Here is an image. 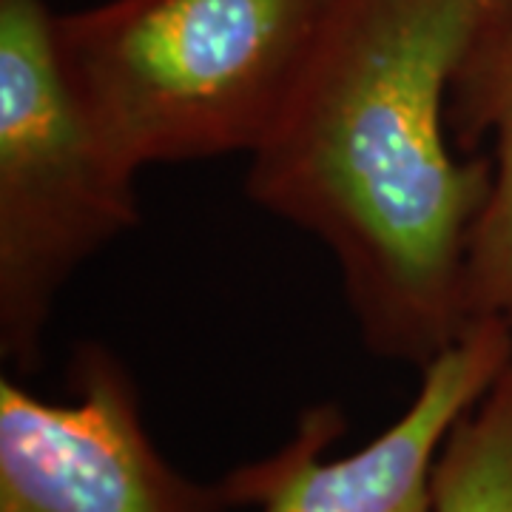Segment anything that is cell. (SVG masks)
I'll use <instances>...</instances> for the list:
<instances>
[{"instance_id": "cell-1", "label": "cell", "mask_w": 512, "mask_h": 512, "mask_svg": "<svg viewBox=\"0 0 512 512\" xmlns=\"http://www.w3.org/2000/svg\"><path fill=\"white\" fill-rule=\"evenodd\" d=\"M501 0H333L245 194L336 262L365 348L424 367L470 325L467 248L490 194L450 94Z\"/></svg>"}, {"instance_id": "cell-2", "label": "cell", "mask_w": 512, "mask_h": 512, "mask_svg": "<svg viewBox=\"0 0 512 512\" xmlns=\"http://www.w3.org/2000/svg\"><path fill=\"white\" fill-rule=\"evenodd\" d=\"M333 0H106L55 15L57 57L94 140L126 174L254 154Z\"/></svg>"}, {"instance_id": "cell-3", "label": "cell", "mask_w": 512, "mask_h": 512, "mask_svg": "<svg viewBox=\"0 0 512 512\" xmlns=\"http://www.w3.org/2000/svg\"><path fill=\"white\" fill-rule=\"evenodd\" d=\"M137 177L94 140L57 57L46 0H0V353L40 359L57 296L128 234Z\"/></svg>"}, {"instance_id": "cell-4", "label": "cell", "mask_w": 512, "mask_h": 512, "mask_svg": "<svg viewBox=\"0 0 512 512\" xmlns=\"http://www.w3.org/2000/svg\"><path fill=\"white\" fill-rule=\"evenodd\" d=\"M72 390V402H46L0 379V512L228 510L220 484H194L160 456L117 356L77 348Z\"/></svg>"}, {"instance_id": "cell-5", "label": "cell", "mask_w": 512, "mask_h": 512, "mask_svg": "<svg viewBox=\"0 0 512 512\" xmlns=\"http://www.w3.org/2000/svg\"><path fill=\"white\" fill-rule=\"evenodd\" d=\"M512 362V328L470 319L421 370L410 407L365 447L322 461L345 427L333 404L311 407L274 456L237 467L220 481L228 507L259 512H433V473L456 424Z\"/></svg>"}, {"instance_id": "cell-6", "label": "cell", "mask_w": 512, "mask_h": 512, "mask_svg": "<svg viewBox=\"0 0 512 512\" xmlns=\"http://www.w3.org/2000/svg\"><path fill=\"white\" fill-rule=\"evenodd\" d=\"M450 128L458 148L493 146L490 194L467 248V316L512 328V0L498 3L458 69Z\"/></svg>"}, {"instance_id": "cell-7", "label": "cell", "mask_w": 512, "mask_h": 512, "mask_svg": "<svg viewBox=\"0 0 512 512\" xmlns=\"http://www.w3.org/2000/svg\"><path fill=\"white\" fill-rule=\"evenodd\" d=\"M433 512H512V362L444 441Z\"/></svg>"}]
</instances>
